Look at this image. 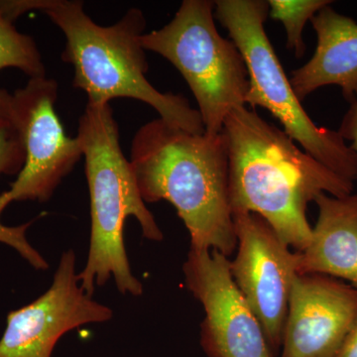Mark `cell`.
Wrapping results in <instances>:
<instances>
[{
    "mask_svg": "<svg viewBox=\"0 0 357 357\" xmlns=\"http://www.w3.org/2000/svg\"><path fill=\"white\" fill-rule=\"evenodd\" d=\"M222 133L229 150L232 215H260L296 251L304 250L311 239L307 204L321 194L342 198L354 192V182L301 149L255 110H232Z\"/></svg>",
    "mask_w": 357,
    "mask_h": 357,
    "instance_id": "6da1fadb",
    "label": "cell"
},
{
    "mask_svg": "<svg viewBox=\"0 0 357 357\" xmlns=\"http://www.w3.org/2000/svg\"><path fill=\"white\" fill-rule=\"evenodd\" d=\"M129 161L143 201H167L176 208L190 249L227 258L236 251L225 134L191 133L154 119L134 135Z\"/></svg>",
    "mask_w": 357,
    "mask_h": 357,
    "instance_id": "7a4b0ae2",
    "label": "cell"
},
{
    "mask_svg": "<svg viewBox=\"0 0 357 357\" xmlns=\"http://www.w3.org/2000/svg\"><path fill=\"white\" fill-rule=\"evenodd\" d=\"M50 18L66 36L62 60L74 67L75 88L88 96V103L105 105L114 98H132L153 107L170 126L191 133H204L198 109L181 95L161 93L148 81V63L140 38L146 18L130 8L110 26H100L84 13L77 0H0V13L15 21L28 11Z\"/></svg>",
    "mask_w": 357,
    "mask_h": 357,
    "instance_id": "3957f363",
    "label": "cell"
},
{
    "mask_svg": "<svg viewBox=\"0 0 357 357\" xmlns=\"http://www.w3.org/2000/svg\"><path fill=\"white\" fill-rule=\"evenodd\" d=\"M84 172L91 199V239L86 265L77 273L81 287L93 296L114 278L122 295L139 297L142 283L134 276L124 244L128 217L139 223L148 241H163L164 234L138 189L130 161L124 156L119 124L110 103H88L79 119Z\"/></svg>",
    "mask_w": 357,
    "mask_h": 357,
    "instance_id": "277c9868",
    "label": "cell"
},
{
    "mask_svg": "<svg viewBox=\"0 0 357 357\" xmlns=\"http://www.w3.org/2000/svg\"><path fill=\"white\" fill-rule=\"evenodd\" d=\"M264 0H217L215 16L243 54L248 70L245 105L261 107L291 139L323 165L347 180H357V154L337 131L312 121L291 84L265 30Z\"/></svg>",
    "mask_w": 357,
    "mask_h": 357,
    "instance_id": "5b68a950",
    "label": "cell"
},
{
    "mask_svg": "<svg viewBox=\"0 0 357 357\" xmlns=\"http://www.w3.org/2000/svg\"><path fill=\"white\" fill-rule=\"evenodd\" d=\"M215 18V1L184 0L168 24L140 38L144 50L159 54L181 73L210 135L222 132L232 110L246 107L249 88L243 54L220 34Z\"/></svg>",
    "mask_w": 357,
    "mask_h": 357,
    "instance_id": "8992f818",
    "label": "cell"
},
{
    "mask_svg": "<svg viewBox=\"0 0 357 357\" xmlns=\"http://www.w3.org/2000/svg\"><path fill=\"white\" fill-rule=\"evenodd\" d=\"M57 98V82L47 77L30 79L11 95L9 117L20 131L25 162L9 190L0 194L2 208L13 202H48L84 156L81 140L66 135Z\"/></svg>",
    "mask_w": 357,
    "mask_h": 357,
    "instance_id": "52a82bcc",
    "label": "cell"
},
{
    "mask_svg": "<svg viewBox=\"0 0 357 357\" xmlns=\"http://www.w3.org/2000/svg\"><path fill=\"white\" fill-rule=\"evenodd\" d=\"M237 253L230 261L232 279L261 324L272 352L282 347L294 282L297 251L292 252L260 215L234 213Z\"/></svg>",
    "mask_w": 357,
    "mask_h": 357,
    "instance_id": "ba28073f",
    "label": "cell"
},
{
    "mask_svg": "<svg viewBox=\"0 0 357 357\" xmlns=\"http://www.w3.org/2000/svg\"><path fill=\"white\" fill-rule=\"evenodd\" d=\"M185 285L201 303L199 344L208 357H273L261 324L236 287L229 259L218 250L190 249Z\"/></svg>",
    "mask_w": 357,
    "mask_h": 357,
    "instance_id": "9c48e42d",
    "label": "cell"
},
{
    "mask_svg": "<svg viewBox=\"0 0 357 357\" xmlns=\"http://www.w3.org/2000/svg\"><path fill=\"white\" fill-rule=\"evenodd\" d=\"M84 292L77 278L76 253L61 255L53 281L46 292L7 314L0 337V357H52L66 333L114 318L112 307Z\"/></svg>",
    "mask_w": 357,
    "mask_h": 357,
    "instance_id": "30bf717a",
    "label": "cell"
},
{
    "mask_svg": "<svg viewBox=\"0 0 357 357\" xmlns=\"http://www.w3.org/2000/svg\"><path fill=\"white\" fill-rule=\"evenodd\" d=\"M357 319V288L325 275H298L280 357H335Z\"/></svg>",
    "mask_w": 357,
    "mask_h": 357,
    "instance_id": "8fae6325",
    "label": "cell"
},
{
    "mask_svg": "<svg viewBox=\"0 0 357 357\" xmlns=\"http://www.w3.org/2000/svg\"><path fill=\"white\" fill-rule=\"evenodd\" d=\"M311 21L317 48L309 62L291 73L294 91L302 102L317 89L337 86L351 102L357 86V23L331 6Z\"/></svg>",
    "mask_w": 357,
    "mask_h": 357,
    "instance_id": "7c38bea8",
    "label": "cell"
},
{
    "mask_svg": "<svg viewBox=\"0 0 357 357\" xmlns=\"http://www.w3.org/2000/svg\"><path fill=\"white\" fill-rule=\"evenodd\" d=\"M319 215L310 243L297 251L299 275L319 274L357 288V194L314 199Z\"/></svg>",
    "mask_w": 357,
    "mask_h": 357,
    "instance_id": "4fadbf2b",
    "label": "cell"
},
{
    "mask_svg": "<svg viewBox=\"0 0 357 357\" xmlns=\"http://www.w3.org/2000/svg\"><path fill=\"white\" fill-rule=\"evenodd\" d=\"M16 68L30 77H46L38 47L29 35L16 29L13 22L0 13V70ZM10 93L0 89V114H4Z\"/></svg>",
    "mask_w": 357,
    "mask_h": 357,
    "instance_id": "5bb4252c",
    "label": "cell"
},
{
    "mask_svg": "<svg viewBox=\"0 0 357 357\" xmlns=\"http://www.w3.org/2000/svg\"><path fill=\"white\" fill-rule=\"evenodd\" d=\"M332 3L328 0H268V16L283 24L287 38L286 46L296 57L301 58L306 51L303 40L305 25L324 7Z\"/></svg>",
    "mask_w": 357,
    "mask_h": 357,
    "instance_id": "9a60e30c",
    "label": "cell"
},
{
    "mask_svg": "<svg viewBox=\"0 0 357 357\" xmlns=\"http://www.w3.org/2000/svg\"><path fill=\"white\" fill-rule=\"evenodd\" d=\"M24 162L25 150L20 131L9 117V112L0 114V177L18 175Z\"/></svg>",
    "mask_w": 357,
    "mask_h": 357,
    "instance_id": "2e32d148",
    "label": "cell"
},
{
    "mask_svg": "<svg viewBox=\"0 0 357 357\" xmlns=\"http://www.w3.org/2000/svg\"><path fill=\"white\" fill-rule=\"evenodd\" d=\"M32 222H26L18 227H6L0 220V243L15 249L21 257L29 263L34 269L47 270L49 268V263L37 249L33 248L26 237V231Z\"/></svg>",
    "mask_w": 357,
    "mask_h": 357,
    "instance_id": "e0dca14e",
    "label": "cell"
},
{
    "mask_svg": "<svg viewBox=\"0 0 357 357\" xmlns=\"http://www.w3.org/2000/svg\"><path fill=\"white\" fill-rule=\"evenodd\" d=\"M337 132L344 141H351V149L357 154V86L354 91V100L351 102V107L345 114Z\"/></svg>",
    "mask_w": 357,
    "mask_h": 357,
    "instance_id": "ac0fdd59",
    "label": "cell"
},
{
    "mask_svg": "<svg viewBox=\"0 0 357 357\" xmlns=\"http://www.w3.org/2000/svg\"><path fill=\"white\" fill-rule=\"evenodd\" d=\"M335 357H357V319Z\"/></svg>",
    "mask_w": 357,
    "mask_h": 357,
    "instance_id": "d6986e66",
    "label": "cell"
}]
</instances>
